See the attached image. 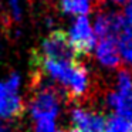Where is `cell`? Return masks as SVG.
I'll return each mask as SVG.
<instances>
[{
	"label": "cell",
	"mask_w": 132,
	"mask_h": 132,
	"mask_svg": "<svg viewBox=\"0 0 132 132\" xmlns=\"http://www.w3.org/2000/svg\"><path fill=\"white\" fill-rule=\"evenodd\" d=\"M115 89L121 92H126L132 89V71L126 68L118 70L117 78H115Z\"/></svg>",
	"instance_id": "10"
},
{
	"label": "cell",
	"mask_w": 132,
	"mask_h": 132,
	"mask_svg": "<svg viewBox=\"0 0 132 132\" xmlns=\"http://www.w3.org/2000/svg\"><path fill=\"white\" fill-rule=\"evenodd\" d=\"M70 132H84V131H78V129H71Z\"/></svg>",
	"instance_id": "16"
},
{
	"label": "cell",
	"mask_w": 132,
	"mask_h": 132,
	"mask_svg": "<svg viewBox=\"0 0 132 132\" xmlns=\"http://www.w3.org/2000/svg\"><path fill=\"white\" fill-rule=\"evenodd\" d=\"M70 119L72 129L84 132H104L105 118L94 109L85 108L82 105H75L70 112Z\"/></svg>",
	"instance_id": "4"
},
{
	"label": "cell",
	"mask_w": 132,
	"mask_h": 132,
	"mask_svg": "<svg viewBox=\"0 0 132 132\" xmlns=\"http://www.w3.org/2000/svg\"><path fill=\"white\" fill-rule=\"evenodd\" d=\"M112 3H115V4H125L128 0H111Z\"/></svg>",
	"instance_id": "14"
},
{
	"label": "cell",
	"mask_w": 132,
	"mask_h": 132,
	"mask_svg": "<svg viewBox=\"0 0 132 132\" xmlns=\"http://www.w3.org/2000/svg\"><path fill=\"white\" fill-rule=\"evenodd\" d=\"M67 37L77 57H85L91 54L95 46V40H97L94 29L87 16H80L72 21Z\"/></svg>",
	"instance_id": "2"
},
{
	"label": "cell",
	"mask_w": 132,
	"mask_h": 132,
	"mask_svg": "<svg viewBox=\"0 0 132 132\" xmlns=\"http://www.w3.org/2000/svg\"><path fill=\"white\" fill-rule=\"evenodd\" d=\"M60 9L65 14L85 16L91 12V0H60Z\"/></svg>",
	"instance_id": "8"
},
{
	"label": "cell",
	"mask_w": 132,
	"mask_h": 132,
	"mask_svg": "<svg viewBox=\"0 0 132 132\" xmlns=\"http://www.w3.org/2000/svg\"><path fill=\"white\" fill-rule=\"evenodd\" d=\"M94 2H95V6H97V7H100V4H102L104 3V2H105V0H94Z\"/></svg>",
	"instance_id": "15"
},
{
	"label": "cell",
	"mask_w": 132,
	"mask_h": 132,
	"mask_svg": "<svg viewBox=\"0 0 132 132\" xmlns=\"http://www.w3.org/2000/svg\"><path fill=\"white\" fill-rule=\"evenodd\" d=\"M24 111L23 98L19 95V89L10 87L6 81H0V118L16 119Z\"/></svg>",
	"instance_id": "5"
},
{
	"label": "cell",
	"mask_w": 132,
	"mask_h": 132,
	"mask_svg": "<svg viewBox=\"0 0 132 132\" xmlns=\"http://www.w3.org/2000/svg\"><path fill=\"white\" fill-rule=\"evenodd\" d=\"M10 4V10H12V16L16 21L21 20V4L20 0H9Z\"/></svg>",
	"instance_id": "12"
},
{
	"label": "cell",
	"mask_w": 132,
	"mask_h": 132,
	"mask_svg": "<svg viewBox=\"0 0 132 132\" xmlns=\"http://www.w3.org/2000/svg\"><path fill=\"white\" fill-rule=\"evenodd\" d=\"M33 132H58L57 119H37V121H34Z\"/></svg>",
	"instance_id": "11"
},
{
	"label": "cell",
	"mask_w": 132,
	"mask_h": 132,
	"mask_svg": "<svg viewBox=\"0 0 132 132\" xmlns=\"http://www.w3.org/2000/svg\"><path fill=\"white\" fill-rule=\"evenodd\" d=\"M95 55L101 65L105 68H118L121 65V55L118 50L117 40L112 37L101 38L95 48Z\"/></svg>",
	"instance_id": "6"
},
{
	"label": "cell",
	"mask_w": 132,
	"mask_h": 132,
	"mask_svg": "<svg viewBox=\"0 0 132 132\" xmlns=\"http://www.w3.org/2000/svg\"><path fill=\"white\" fill-rule=\"evenodd\" d=\"M115 40L118 44L121 60L132 65V0L126 2L123 12L121 13L119 27Z\"/></svg>",
	"instance_id": "3"
},
{
	"label": "cell",
	"mask_w": 132,
	"mask_h": 132,
	"mask_svg": "<svg viewBox=\"0 0 132 132\" xmlns=\"http://www.w3.org/2000/svg\"><path fill=\"white\" fill-rule=\"evenodd\" d=\"M105 100L108 106L114 109L115 114L132 119V89L126 92H121L117 89L109 91Z\"/></svg>",
	"instance_id": "7"
},
{
	"label": "cell",
	"mask_w": 132,
	"mask_h": 132,
	"mask_svg": "<svg viewBox=\"0 0 132 132\" xmlns=\"http://www.w3.org/2000/svg\"><path fill=\"white\" fill-rule=\"evenodd\" d=\"M104 132H132V119L114 114L105 119Z\"/></svg>",
	"instance_id": "9"
},
{
	"label": "cell",
	"mask_w": 132,
	"mask_h": 132,
	"mask_svg": "<svg viewBox=\"0 0 132 132\" xmlns=\"http://www.w3.org/2000/svg\"><path fill=\"white\" fill-rule=\"evenodd\" d=\"M38 57L47 60H60V61H75V54L70 40L63 30L51 31L41 43L40 51H34Z\"/></svg>",
	"instance_id": "1"
},
{
	"label": "cell",
	"mask_w": 132,
	"mask_h": 132,
	"mask_svg": "<svg viewBox=\"0 0 132 132\" xmlns=\"http://www.w3.org/2000/svg\"><path fill=\"white\" fill-rule=\"evenodd\" d=\"M0 132H12V131H10V129L7 128L3 122H0Z\"/></svg>",
	"instance_id": "13"
}]
</instances>
